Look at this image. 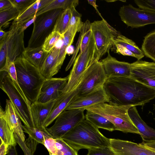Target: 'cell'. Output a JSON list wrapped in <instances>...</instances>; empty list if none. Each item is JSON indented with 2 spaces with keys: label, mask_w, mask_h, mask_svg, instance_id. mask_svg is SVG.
Masks as SVG:
<instances>
[{
  "label": "cell",
  "mask_w": 155,
  "mask_h": 155,
  "mask_svg": "<svg viewBox=\"0 0 155 155\" xmlns=\"http://www.w3.org/2000/svg\"><path fill=\"white\" fill-rule=\"evenodd\" d=\"M103 87L109 103L114 104L143 106L155 98V89L130 78H109Z\"/></svg>",
  "instance_id": "1"
},
{
  "label": "cell",
  "mask_w": 155,
  "mask_h": 155,
  "mask_svg": "<svg viewBox=\"0 0 155 155\" xmlns=\"http://www.w3.org/2000/svg\"><path fill=\"white\" fill-rule=\"evenodd\" d=\"M62 139L78 151L110 147V139L102 134L97 127L84 119L65 134Z\"/></svg>",
  "instance_id": "2"
},
{
  "label": "cell",
  "mask_w": 155,
  "mask_h": 155,
  "mask_svg": "<svg viewBox=\"0 0 155 155\" xmlns=\"http://www.w3.org/2000/svg\"><path fill=\"white\" fill-rule=\"evenodd\" d=\"M17 80L20 87L32 103L37 101L45 79L40 70L30 63L22 54L14 61Z\"/></svg>",
  "instance_id": "3"
},
{
  "label": "cell",
  "mask_w": 155,
  "mask_h": 155,
  "mask_svg": "<svg viewBox=\"0 0 155 155\" xmlns=\"http://www.w3.org/2000/svg\"><path fill=\"white\" fill-rule=\"evenodd\" d=\"M0 71V87L8 97L24 125L35 128L31 116V103L26 97L18 82L5 71Z\"/></svg>",
  "instance_id": "4"
},
{
  "label": "cell",
  "mask_w": 155,
  "mask_h": 155,
  "mask_svg": "<svg viewBox=\"0 0 155 155\" xmlns=\"http://www.w3.org/2000/svg\"><path fill=\"white\" fill-rule=\"evenodd\" d=\"M131 106L105 103L94 105L86 110L104 117L114 125L116 130L140 134L128 114V110Z\"/></svg>",
  "instance_id": "5"
},
{
  "label": "cell",
  "mask_w": 155,
  "mask_h": 155,
  "mask_svg": "<svg viewBox=\"0 0 155 155\" xmlns=\"http://www.w3.org/2000/svg\"><path fill=\"white\" fill-rule=\"evenodd\" d=\"M98 53L92 33L89 41L84 51L79 53L75 59L73 67L68 75V81L62 91L63 94L71 92L78 86L82 75L86 70L97 61Z\"/></svg>",
  "instance_id": "6"
},
{
  "label": "cell",
  "mask_w": 155,
  "mask_h": 155,
  "mask_svg": "<svg viewBox=\"0 0 155 155\" xmlns=\"http://www.w3.org/2000/svg\"><path fill=\"white\" fill-rule=\"evenodd\" d=\"M64 10L56 9L37 16L33 23V29L28 47L35 48L42 46L46 38L53 31L57 19Z\"/></svg>",
  "instance_id": "7"
},
{
  "label": "cell",
  "mask_w": 155,
  "mask_h": 155,
  "mask_svg": "<svg viewBox=\"0 0 155 155\" xmlns=\"http://www.w3.org/2000/svg\"><path fill=\"white\" fill-rule=\"evenodd\" d=\"M107 79L101 61H96L82 75L76 88L77 91L76 98L103 86Z\"/></svg>",
  "instance_id": "8"
},
{
  "label": "cell",
  "mask_w": 155,
  "mask_h": 155,
  "mask_svg": "<svg viewBox=\"0 0 155 155\" xmlns=\"http://www.w3.org/2000/svg\"><path fill=\"white\" fill-rule=\"evenodd\" d=\"M91 32L100 59L114 46V40L119 33L105 20L95 21L91 23Z\"/></svg>",
  "instance_id": "9"
},
{
  "label": "cell",
  "mask_w": 155,
  "mask_h": 155,
  "mask_svg": "<svg viewBox=\"0 0 155 155\" xmlns=\"http://www.w3.org/2000/svg\"><path fill=\"white\" fill-rule=\"evenodd\" d=\"M84 110L81 109L64 110L58 116L53 126L46 128L47 132L54 139L62 138L85 119Z\"/></svg>",
  "instance_id": "10"
},
{
  "label": "cell",
  "mask_w": 155,
  "mask_h": 155,
  "mask_svg": "<svg viewBox=\"0 0 155 155\" xmlns=\"http://www.w3.org/2000/svg\"><path fill=\"white\" fill-rule=\"evenodd\" d=\"M119 14L122 21L132 28L155 24V11L137 8L130 4L121 7Z\"/></svg>",
  "instance_id": "11"
},
{
  "label": "cell",
  "mask_w": 155,
  "mask_h": 155,
  "mask_svg": "<svg viewBox=\"0 0 155 155\" xmlns=\"http://www.w3.org/2000/svg\"><path fill=\"white\" fill-rule=\"evenodd\" d=\"M8 32L6 38L0 42V48L5 50L6 60L13 62L17 57L22 54L25 48L24 41V31H21L18 23L13 22Z\"/></svg>",
  "instance_id": "12"
},
{
  "label": "cell",
  "mask_w": 155,
  "mask_h": 155,
  "mask_svg": "<svg viewBox=\"0 0 155 155\" xmlns=\"http://www.w3.org/2000/svg\"><path fill=\"white\" fill-rule=\"evenodd\" d=\"M130 69V78L155 90V62L137 60Z\"/></svg>",
  "instance_id": "13"
},
{
  "label": "cell",
  "mask_w": 155,
  "mask_h": 155,
  "mask_svg": "<svg viewBox=\"0 0 155 155\" xmlns=\"http://www.w3.org/2000/svg\"><path fill=\"white\" fill-rule=\"evenodd\" d=\"M68 81V76L64 78L45 79L41 87L37 101L46 103L56 100L63 93L62 91Z\"/></svg>",
  "instance_id": "14"
},
{
  "label": "cell",
  "mask_w": 155,
  "mask_h": 155,
  "mask_svg": "<svg viewBox=\"0 0 155 155\" xmlns=\"http://www.w3.org/2000/svg\"><path fill=\"white\" fill-rule=\"evenodd\" d=\"M110 147L116 155H155V152L141 143L110 139Z\"/></svg>",
  "instance_id": "15"
},
{
  "label": "cell",
  "mask_w": 155,
  "mask_h": 155,
  "mask_svg": "<svg viewBox=\"0 0 155 155\" xmlns=\"http://www.w3.org/2000/svg\"><path fill=\"white\" fill-rule=\"evenodd\" d=\"M109 102V97L102 86L90 93L76 98L65 110L78 109L85 110L94 105Z\"/></svg>",
  "instance_id": "16"
},
{
  "label": "cell",
  "mask_w": 155,
  "mask_h": 155,
  "mask_svg": "<svg viewBox=\"0 0 155 155\" xmlns=\"http://www.w3.org/2000/svg\"><path fill=\"white\" fill-rule=\"evenodd\" d=\"M106 76L110 77L130 78L131 63L119 61L111 55L110 52L101 61Z\"/></svg>",
  "instance_id": "17"
},
{
  "label": "cell",
  "mask_w": 155,
  "mask_h": 155,
  "mask_svg": "<svg viewBox=\"0 0 155 155\" xmlns=\"http://www.w3.org/2000/svg\"><path fill=\"white\" fill-rule=\"evenodd\" d=\"M0 116L4 119L14 134H17L22 141H25V137L23 125L15 107L10 100H6L4 111L0 106Z\"/></svg>",
  "instance_id": "18"
},
{
  "label": "cell",
  "mask_w": 155,
  "mask_h": 155,
  "mask_svg": "<svg viewBox=\"0 0 155 155\" xmlns=\"http://www.w3.org/2000/svg\"><path fill=\"white\" fill-rule=\"evenodd\" d=\"M56 100L44 103L37 101L31 103V111L35 128L46 130L43 127L44 124Z\"/></svg>",
  "instance_id": "19"
},
{
  "label": "cell",
  "mask_w": 155,
  "mask_h": 155,
  "mask_svg": "<svg viewBox=\"0 0 155 155\" xmlns=\"http://www.w3.org/2000/svg\"><path fill=\"white\" fill-rule=\"evenodd\" d=\"M77 91L75 88L72 91L63 94L58 98L44 124L46 128L55 120L58 116L76 98Z\"/></svg>",
  "instance_id": "20"
},
{
  "label": "cell",
  "mask_w": 155,
  "mask_h": 155,
  "mask_svg": "<svg viewBox=\"0 0 155 155\" xmlns=\"http://www.w3.org/2000/svg\"><path fill=\"white\" fill-rule=\"evenodd\" d=\"M128 113L133 123L137 127L143 142H155V130L149 126L142 119L135 106H131Z\"/></svg>",
  "instance_id": "21"
},
{
  "label": "cell",
  "mask_w": 155,
  "mask_h": 155,
  "mask_svg": "<svg viewBox=\"0 0 155 155\" xmlns=\"http://www.w3.org/2000/svg\"><path fill=\"white\" fill-rule=\"evenodd\" d=\"M60 49L55 47L51 50L40 70L45 79L52 78L59 70L57 67V61Z\"/></svg>",
  "instance_id": "22"
},
{
  "label": "cell",
  "mask_w": 155,
  "mask_h": 155,
  "mask_svg": "<svg viewBox=\"0 0 155 155\" xmlns=\"http://www.w3.org/2000/svg\"><path fill=\"white\" fill-rule=\"evenodd\" d=\"M49 53L45 51L42 46L35 48L27 47L25 48L22 54L26 59L40 70Z\"/></svg>",
  "instance_id": "23"
},
{
  "label": "cell",
  "mask_w": 155,
  "mask_h": 155,
  "mask_svg": "<svg viewBox=\"0 0 155 155\" xmlns=\"http://www.w3.org/2000/svg\"><path fill=\"white\" fill-rule=\"evenodd\" d=\"M53 0H36L24 11L20 14L13 22L21 23L33 17L39 10L43 8Z\"/></svg>",
  "instance_id": "24"
},
{
  "label": "cell",
  "mask_w": 155,
  "mask_h": 155,
  "mask_svg": "<svg viewBox=\"0 0 155 155\" xmlns=\"http://www.w3.org/2000/svg\"><path fill=\"white\" fill-rule=\"evenodd\" d=\"M76 33L77 32L68 28L65 32L62 35V44L60 48L57 61V67L59 70L61 69L65 58L67 54L66 48L69 46L71 45Z\"/></svg>",
  "instance_id": "25"
},
{
  "label": "cell",
  "mask_w": 155,
  "mask_h": 155,
  "mask_svg": "<svg viewBox=\"0 0 155 155\" xmlns=\"http://www.w3.org/2000/svg\"><path fill=\"white\" fill-rule=\"evenodd\" d=\"M85 118L98 128H101L113 131L116 130L114 125L103 116L97 114L87 110Z\"/></svg>",
  "instance_id": "26"
},
{
  "label": "cell",
  "mask_w": 155,
  "mask_h": 155,
  "mask_svg": "<svg viewBox=\"0 0 155 155\" xmlns=\"http://www.w3.org/2000/svg\"><path fill=\"white\" fill-rule=\"evenodd\" d=\"M78 4V0H53L45 7L38 11L36 16H37L47 12L58 9L64 10L72 9L73 7L75 8Z\"/></svg>",
  "instance_id": "27"
},
{
  "label": "cell",
  "mask_w": 155,
  "mask_h": 155,
  "mask_svg": "<svg viewBox=\"0 0 155 155\" xmlns=\"http://www.w3.org/2000/svg\"><path fill=\"white\" fill-rule=\"evenodd\" d=\"M113 41L114 43L121 45L132 52L137 60H140L144 56L141 49L133 41L120 33L116 36Z\"/></svg>",
  "instance_id": "28"
},
{
  "label": "cell",
  "mask_w": 155,
  "mask_h": 155,
  "mask_svg": "<svg viewBox=\"0 0 155 155\" xmlns=\"http://www.w3.org/2000/svg\"><path fill=\"white\" fill-rule=\"evenodd\" d=\"M1 142L9 147L15 146L17 142L14 133L2 117L0 116Z\"/></svg>",
  "instance_id": "29"
},
{
  "label": "cell",
  "mask_w": 155,
  "mask_h": 155,
  "mask_svg": "<svg viewBox=\"0 0 155 155\" xmlns=\"http://www.w3.org/2000/svg\"><path fill=\"white\" fill-rule=\"evenodd\" d=\"M141 49L144 56L155 62V30L144 37Z\"/></svg>",
  "instance_id": "30"
},
{
  "label": "cell",
  "mask_w": 155,
  "mask_h": 155,
  "mask_svg": "<svg viewBox=\"0 0 155 155\" xmlns=\"http://www.w3.org/2000/svg\"><path fill=\"white\" fill-rule=\"evenodd\" d=\"M91 23L87 20L80 31V35L76 48H80L79 53H82L85 50L89 41L91 32Z\"/></svg>",
  "instance_id": "31"
},
{
  "label": "cell",
  "mask_w": 155,
  "mask_h": 155,
  "mask_svg": "<svg viewBox=\"0 0 155 155\" xmlns=\"http://www.w3.org/2000/svg\"><path fill=\"white\" fill-rule=\"evenodd\" d=\"M72 9L64 10L59 15L56 21L53 31L63 35L68 29L70 21Z\"/></svg>",
  "instance_id": "32"
},
{
  "label": "cell",
  "mask_w": 155,
  "mask_h": 155,
  "mask_svg": "<svg viewBox=\"0 0 155 155\" xmlns=\"http://www.w3.org/2000/svg\"><path fill=\"white\" fill-rule=\"evenodd\" d=\"M24 131L29 135L38 143L44 144L45 140L50 135L46 130L22 125Z\"/></svg>",
  "instance_id": "33"
},
{
  "label": "cell",
  "mask_w": 155,
  "mask_h": 155,
  "mask_svg": "<svg viewBox=\"0 0 155 155\" xmlns=\"http://www.w3.org/2000/svg\"><path fill=\"white\" fill-rule=\"evenodd\" d=\"M17 143L20 146L25 155H33L38 143L29 136L25 141H23L17 134H14Z\"/></svg>",
  "instance_id": "34"
},
{
  "label": "cell",
  "mask_w": 155,
  "mask_h": 155,
  "mask_svg": "<svg viewBox=\"0 0 155 155\" xmlns=\"http://www.w3.org/2000/svg\"><path fill=\"white\" fill-rule=\"evenodd\" d=\"M19 13L14 7L7 10L0 12V28L7 25L9 21L15 19Z\"/></svg>",
  "instance_id": "35"
},
{
  "label": "cell",
  "mask_w": 155,
  "mask_h": 155,
  "mask_svg": "<svg viewBox=\"0 0 155 155\" xmlns=\"http://www.w3.org/2000/svg\"><path fill=\"white\" fill-rule=\"evenodd\" d=\"M57 155H78V151L68 144L62 139H56Z\"/></svg>",
  "instance_id": "36"
},
{
  "label": "cell",
  "mask_w": 155,
  "mask_h": 155,
  "mask_svg": "<svg viewBox=\"0 0 155 155\" xmlns=\"http://www.w3.org/2000/svg\"><path fill=\"white\" fill-rule=\"evenodd\" d=\"M71 10L72 14L68 28L77 32H79L84 24L81 21V15L75 7L72 8Z\"/></svg>",
  "instance_id": "37"
},
{
  "label": "cell",
  "mask_w": 155,
  "mask_h": 155,
  "mask_svg": "<svg viewBox=\"0 0 155 155\" xmlns=\"http://www.w3.org/2000/svg\"><path fill=\"white\" fill-rule=\"evenodd\" d=\"M62 35L56 31H53L45 39L42 46L43 49L50 53L55 47Z\"/></svg>",
  "instance_id": "38"
},
{
  "label": "cell",
  "mask_w": 155,
  "mask_h": 155,
  "mask_svg": "<svg viewBox=\"0 0 155 155\" xmlns=\"http://www.w3.org/2000/svg\"><path fill=\"white\" fill-rule=\"evenodd\" d=\"M9 0L13 6L18 10L20 14L34 3L36 0Z\"/></svg>",
  "instance_id": "39"
},
{
  "label": "cell",
  "mask_w": 155,
  "mask_h": 155,
  "mask_svg": "<svg viewBox=\"0 0 155 155\" xmlns=\"http://www.w3.org/2000/svg\"><path fill=\"white\" fill-rule=\"evenodd\" d=\"M139 8L155 12V0H135Z\"/></svg>",
  "instance_id": "40"
},
{
  "label": "cell",
  "mask_w": 155,
  "mask_h": 155,
  "mask_svg": "<svg viewBox=\"0 0 155 155\" xmlns=\"http://www.w3.org/2000/svg\"><path fill=\"white\" fill-rule=\"evenodd\" d=\"M43 145L48 150L50 155H57L55 139L51 137L47 138L45 140Z\"/></svg>",
  "instance_id": "41"
},
{
  "label": "cell",
  "mask_w": 155,
  "mask_h": 155,
  "mask_svg": "<svg viewBox=\"0 0 155 155\" xmlns=\"http://www.w3.org/2000/svg\"><path fill=\"white\" fill-rule=\"evenodd\" d=\"M87 155H116L110 147L88 150Z\"/></svg>",
  "instance_id": "42"
},
{
  "label": "cell",
  "mask_w": 155,
  "mask_h": 155,
  "mask_svg": "<svg viewBox=\"0 0 155 155\" xmlns=\"http://www.w3.org/2000/svg\"><path fill=\"white\" fill-rule=\"evenodd\" d=\"M112 48L117 53L124 56H131L136 58L135 55L132 52L121 45L114 43V46Z\"/></svg>",
  "instance_id": "43"
},
{
  "label": "cell",
  "mask_w": 155,
  "mask_h": 155,
  "mask_svg": "<svg viewBox=\"0 0 155 155\" xmlns=\"http://www.w3.org/2000/svg\"><path fill=\"white\" fill-rule=\"evenodd\" d=\"M37 16L36 14H35L32 18L24 21L21 23H18L20 25L21 31L22 32L24 31L32 23L34 22Z\"/></svg>",
  "instance_id": "44"
},
{
  "label": "cell",
  "mask_w": 155,
  "mask_h": 155,
  "mask_svg": "<svg viewBox=\"0 0 155 155\" xmlns=\"http://www.w3.org/2000/svg\"><path fill=\"white\" fill-rule=\"evenodd\" d=\"M13 7L9 0H0V12L7 10Z\"/></svg>",
  "instance_id": "45"
},
{
  "label": "cell",
  "mask_w": 155,
  "mask_h": 155,
  "mask_svg": "<svg viewBox=\"0 0 155 155\" xmlns=\"http://www.w3.org/2000/svg\"><path fill=\"white\" fill-rule=\"evenodd\" d=\"M10 147L4 143L1 142L0 146V155H6L7 154Z\"/></svg>",
  "instance_id": "46"
},
{
  "label": "cell",
  "mask_w": 155,
  "mask_h": 155,
  "mask_svg": "<svg viewBox=\"0 0 155 155\" xmlns=\"http://www.w3.org/2000/svg\"><path fill=\"white\" fill-rule=\"evenodd\" d=\"M8 32L4 31L2 28H0V42L3 41L7 37Z\"/></svg>",
  "instance_id": "47"
},
{
  "label": "cell",
  "mask_w": 155,
  "mask_h": 155,
  "mask_svg": "<svg viewBox=\"0 0 155 155\" xmlns=\"http://www.w3.org/2000/svg\"><path fill=\"white\" fill-rule=\"evenodd\" d=\"M140 143L147 148L155 150V142H143Z\"/></svg>",
  "instance_id": "48"
},
{
  "label": "cell",
  "mask_w": 155,
  "mask_h": 155,
  "mask_svg": "<svg viewBox=\"0 0 155 155\" xmlns=\"http://www.w3.org/2000/svg\"><path fill=\"white\" fill-rule=\"evenodd\" d=\"M7 155H18L15 146L10 147Z\"/></svg>",
  "instance_id": "49"
},
{
  "label": "cell",
  "mask_w": 155,
  "mask_h": 155,
  "mask_svg": "<svg viewBox=\"0 0 155 155\" xmlns=\"http://www.w3.org/2000/svg\"><path fill=\"white\" fill-rule=\"evenodd\" d=\"M96 0H87V2L88 3L92 5L96 10L98 12L99 14L100 15V16L101 17V18H103L101 16V15L100 13H99L97 7L98 6L96 4Z\"/></svg>",
  "instance_id": "50"
},
{
  "label": "cell",
  "mask_w": 155,
  "mask_h": 155,
  "mask_svg": "<svg viewBox=\"0 0 155 155\" xmlns=\"http://www.w3.org/2000/svg\"><path fill=\"white\" fill-rule=\"evenodd\" d=\"M66 53L67 54H73L74 51V48L71 45L69 46L66 48Z\"/></svg>",
  "instance_id": "51"
},
{
  "label": "cell",
  "mask_w": 155,
  "mask_h": 155,
  "mask_svg": "<svg viewBox=\"0 0 155 155\" xmlns=\"http://www.w3.org/2000/svg\"><path fill=\"white\" fill-rule=\"evenodd\" d=\"M149 148V149H151V150H153V151L155 152V150H154V149H151V148Z\"/></svg>",
  "instance_id": "52"
}]
</instances>
